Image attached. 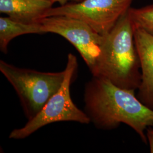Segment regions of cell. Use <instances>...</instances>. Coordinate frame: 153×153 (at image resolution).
<instances>
[{
    "label": "cell",
    "mask_w": 153,
    "mask_h": 153,
    "mask_svg": "<svg viewBox=\"0 0 153 153\" xmlns=\"http://www.w3.org/2000/svg\"><path fill=\"white\" fill-rule=\"evenodd\" d=\"M135 91L93 76L85 86V112L97 128L112 130L124 124L146 144V131L153 126V110L140 101Z\"/></svg>",
    "instance_id": "6da1fadb"
},
{
    "label": "cell",
    "mask_w": 153,
    "mask_h": 153,
    "mask_svg": "<svg viewBox=\"0 0 153 153\" xmlns=\"http://www.w3.org/2000/svg\"><path fill=\"white\" fill-rule=\"evenodd\" d=\"M90 71L93 76L105 78L118 87L138 90L141 82V65L128 12L103 35L100 54Z\"/></svg>",
    "instance_id": "7a4b0ae2"
},
{
    "label": "cell",
    "mask_w": 153,
    "mask_h": 153,
    "mask_svg": "<svg viewBox=\"0 0 153 153\" xmlns=\"http://www.w3.org/2000/svg\"><path fill=\"white\" fill-rule=\"evenodd\" d=\"M0 71L16 90L28 120L58 91L65 76V70L42 72L18 68L3 60L0 61Z\"/></svg>",
    "instance_id": "3957f363"
},
{
    "label": "cell",
    "mask_w": 153,
    "mask_h": 153,
    "mask_svg": "<svg viewBox=\"0 0 153 153\" xmlns=\"http://www.w3.org/2000/svg\"><path fill=\"white\" fill-rule=\"evenodd\" d=\"M77 66L76 57L69 53L65 69V79L60 89L49 99L37 115L28 121L25 126L11 131L9 138H26L41 128L56 122L74 121L85 124L91 123L86 113L79 109L71 99V85Z\"/></svg>",
    "instance_id": "277c9868"
},
{
    "label": "cell",
    "mask_w": 153,
    "mask_h": 153,
    "mask_svg": "<svg viewBox=\"0 0 153 153\" xmlns=\"http://www.w3.org/2000/svg\"><path fill=\"white\" fill-rule=\"evenodd\" d=\"M133 0H83L52 7L44 18L65 16L88 23L100 35L107 33L131 7Z\"/></svg>",
    "instance_id": "5b68a950"
},
{
    "label": "cell",
    "mask_w": 153,
    "mask_h": 153,
    "mask_svg": "<svg viewBox=\"0 0 153 153\" xmlns=\"http://www.w3.org/2000/svg\"><path fill=\"white\" fill-rule=\"evenodd\" d=\"M39 22L44 33H56L69 41L80 53L90 71L93 69L100 52L103 35L97 33L86 22L71 16H48Z\"/></svg>",
    "instance_id": "8992f818"
},
{
    "label": "cell",
    "mask_w": 153,
    "mask_h": 153,
    "mask_svg": "<svg viewBox=\"0 0 153 153\" xmlns=\"http://www.w3.org/2000/svg\"><path fill=\"white\" fill-rule=\"evenodd\" d=\"M134 40L140 61L142 76L137 97L153 110V35L134 25Z\"/></svg>",
    "instance_id": "52a82bcc"
},
{
    "label": "cell",
    "mask_w": 153,
    "mask_h": 153,
    "mask_svg": "<svg viewBox=\"0 0 153 153\" xmlns=\"http://www.w3.org/2000/svg\"><path fill=\"white\" fill-rule=\"evenodd\" d=\"M54 3L51 0H0V12L25 23H37Z\"/></svg>",
    "instance_id": "ba28073f"
},
{
    "label": "cell",
    "mask_w": 153,
    "mask_h": 153,
    "mask_svg": "<svg viewBox=\"0 0 153 153\" xmlns=\"http://www.w3.org/2000/svg\"><path fill=\"white\" fill-rule=\"evenodd\" d=\"M30 33H44L40 22L25 23L18 22L10 17L0 18V49L6 54L8 45L13 39L20 35Z\"/></svg>",
    "instance_id": "9c48e42d"
},
{
    "label": "cell",
    "mask_w": 153,
    "mask_h": 153,
    "mask_svg": "<svg viewBox=\"0 0 153 153\" xmlns=\"http://www.w3.org/2000/svg\"><path fill=\"white\" fill-rule=\"evenodd\" d=\"M128 12L134 25L153 35V4L140 8L131 7Z\"/></svg>",
    "instance_id": "30bf717a"
},
{
    "label": "cell",
    "mask_w": 153,
    "mask_h": 153,
    "mask_svg": "<svg viewBox=\"0 0 153 153\" xmlns=\"http://www.w3.org/2000/svg\"><path fill=\"white\" fill-rule=\"evenodd\" d=\"M152 127L153 126L148 127L146 131V136L151 153H153V128Z\"/></svg>",
    "instance_id": "8fae6325"
},
{
    "label": "cell",
    "mask_w": 153,
    "mask_h": 153,
    "mask_svg": "<svg viewBox=\"0 0 153 153\" xmlns=\"http://www.w3.org/2000/svg\"><path fill=\"white\" fill-rule=\"evenodd\" d=\"M51 1H52L54 4L55 2H58L60 4V5H64L66 4H68L69 1H74L75 2H79L83 0H51Z\"/></svg>",
    "instance_id": "7c38bea8"
}]
</instances>
